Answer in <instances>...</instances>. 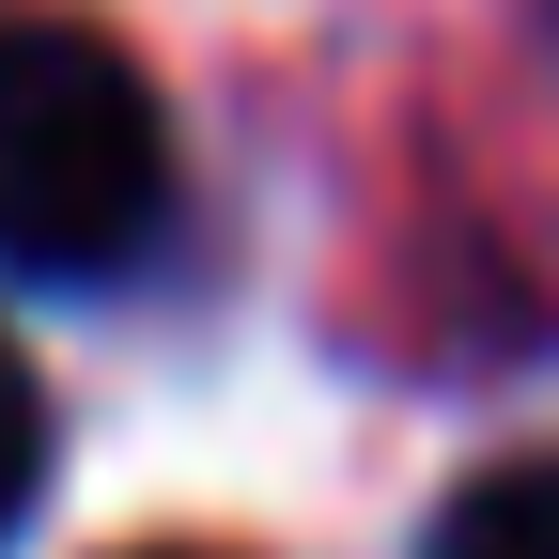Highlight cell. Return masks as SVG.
<instances>
[{
  "label": "cell",
  "instance_id": "cell-1",
  "mask_svg": "<svg viewBox=\"0 0 559 559\" xmlns=\"http://www.w3.org/2000/svg\"><path fill=\"white\" fill-rule=\"evenodd\" d=\"M171 218V124L156 79L79 16H0V264L109 280Z\"/></svg>",
  "mask_w": 559,
  "mask_h": 559
},
{
  "label": "cell",
  "instance_id": "cell-2",
  "mask_svg": "<svg viewBox=\"0 0 559 559\" xmlns=\"http://www.w3.org/2000/svg\"><path fill=\"white\" fill-rule=\"evenodd\" d=\"M419 559H559V451H528V466H481L466 498L419 528Z\"/></svg>",
  "mask_w": 559,
  "mask_h": 559
},
{
  "label": "cell",
  "instance_id": "cell-3",
  "mask_svg": "<svg viewBox=\"0 0 559 559\" xmlns=\"http://www.w3.org/2000/svg\"><path fill=\"white\" fill-rule=\"evenodd\" d=\"M47 466H62V419H47L32 358H16V342H0V544H16V513L47 498Z\"/></svg>",
  "mask_w": 559,
  "mask_h": 559
},
{
  "label": "cell",
  "instance_id": "cell-4",
  "mask_svg": "<svg viewBox=\"0 0 559 559\" xmlns=\"http://www.w3.org/2000/svg\"><path fill=\"white\" fill-rule=\"evenodd\" d=\"M124 559H202V544H124Z\"/></svg>",
  "mask_w": 559,
  "mask_h": 559
}]
</instances>
